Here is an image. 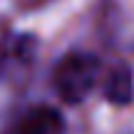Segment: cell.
I'll list each match as a JSON object with an SVG mask.
<instances>
[{
	"label": "cell",
	"instance_id": "cell-2",
	"mask_svg": "<svg viewBox=\"0 0 134 134\" xmlns=\"http://www.w3.org/2000/svg\"><path fill=\"white\" fill-rule=\"evenodd\" d=\"M65 119L55 107L40 104L27 109L8 134H62Z\"/></svg>",
	"mask_w": 134,
	"mask_h": 134
},
{
	"label": "cell",
	"instance_id": "cell-3",
	"mask_svg": "<svg viewBox=\"0 0 134 134\" xmlns=\"http://www.w3.org/2000/svg\"><path fill=\"white\" fill-rule=\"evenodd\" d=\"M104 97L112 102V104H129L134 97V77L129 67H117V70L109 72L104 82Z\"/></svg>",
	"mask_w": 134,
	"mask_h": 134
},
{
	"label": "cell",
	"instance_id": "cell-1",
	"mask_svg": "<svg viewBox=\"0 0 134 134\" xmlns=\"http://www.w3.org/2000/svg\"><path fill=\"white\" fill-rule=\"evenodd\" d=\"M99 60L90 52H67L52 72V82L57 94L70 104L82 102L97 85Z\"/></svg>",
	"mask_w": 134,
	"mask_h": 134
}]
</instances>
